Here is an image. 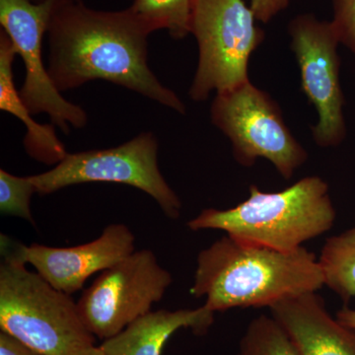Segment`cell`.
<instances>
[{"instance_id":"1","label":"cell","mask_w":355,"mask_h":355,"mask_svg":"<svg viewBox=\"0 0 355 355\" xmlns=\"http://www.w3.org/2000/svg\"><path fill=\"white\" fill-rule=\"evenodd\" d=\"M155 31L130 8L100 11L64 0L49 25V74L60 92L102 79L184 114L183 102L149 67L148 37Z\"/></svg>"},{"instance_id":"2","label":"cell","mask_w":355,"mask_h":355,"mask_svg":"<svg viewBox=\"0 0 355 355\" xmlns=\"http://www.w3.org/2000/svg\"><path fill=\"white\" fill-rule=\"evenodd\" d=\"M324 286L319 259L306 248L279 251L226 234L198 254L191 293L216 313L270 308Z\"/></svg>"},{"instance_id":"3","label":"cell","mask_w":355,"mask_h":355,"mask_svg":"<svg viewBox=\"0 0 355 355\" xmlns=\"http://www.w3.org/2000/svg\"><path fill=\"white\" fill-rule=\"evenodd\" d=\"M336 216L328 184L312 176L277 193L251 186L245 202L225 210H202L187 225L193 231H225L240 241L291 252L330 231Z\"/></svg>"},{"instance_id":"4","label":"cell","mask_w":355,"mask_h":355,"mask_svg":"<svg viewBox=\"0 0 355 355\" xmlns=\"http://www.w3.org/2000/svg\"><path fill=\"white\" fill-rule=\"evenodd\" d=\"M25 247L1 234L0 330L46 355H71L95 345L71 295L26 268Z\"/></svg>"},{"instance_id":"5","label":"cell","mask_w":355,"mask_h":355,"mask_svg":"<svg viewBox=\"0 0 355 355\" xmlns=\"http://www.w3.org/2000/svg\"><path fill=\"white\" fill-rule=\"evenodd\" d=\"M244 0H195L191 33L200 58L190 89L193 101H205L211 91L223 92L246 83L252 53L265 39Z\"/></svg>"},{"instance_id":"6","label":"cell","mask_w":355,"mask_h":355,"mask_svg":"<svg viewBox=\"0 0 355 355\" xmlns=\"http://www.w3.org/2000/svg\"><path fill=\"white\" fill-rule=\"evenodd\" d=\"M30 177L40 195L96 182L128 184L150 196L169 218L181 216V200L159 170L158 141L153 132L140 133L113 148L67 153L50 171Z\"/></svg>"},{"instance_id":"7","label":"cell","mask_w":355,"mask_h":355,"mask_svg":"<svg viewBox=\"0 0 355 355\" xmlns=\"http://www.w3.org/2000/svg\"><path fill=\"white\" fill-rule=\"evenodd\" d=\"M214 125L230 139L237 162L251 167L257 159L272 162L284 179L308 158L282 118L277 103L248 81L217 93L211 105Z\"/></svg>"},{"instance_id":"8","label":"cell","mask_w":355,"mask_h":355,"mask_svg":"<svg viewBox=\"0 0 355 355\" xmlns=\"http://www.w3.org/2000/svg\"><path fill=\"white\" fill-rule=\"evenodd\" d=\"M172 282L171 273L159 265L153 251H135L83 292L79 315L95 338L108 340L150 313Z\"/></svg>"},{"instance_id":"9","label":"cell","mask_w":355,"mask_h":355,"mask_svg":"<svg viewBox=\"0 0 355 355\" xmlns=\"http://www.w3.org/2000/svg\"><path fill=\"white\" fill-rule=\"evenodd\" d=\"M64 0H0V24L17 49L25 65L20 97L32 114L44 113L51 123L69 135L70 128H83L87 114L65 100L51 80L43 60L44 36L55 9Z\"/></svg>"},{"instance_id":"10","label":"cell","mask_w":355,"mask_h":355,"mask_svg":"<svg viewBox=\"0 0 355 355\" xmlns=\"http://www.w3.org/2000/svg\"><path fill=\"white\" fill-rule=\"evenodd\" d=\"M291 50L295 53L301 73V86L319 113V123L312 128L318 146L340 144L345 137L343 116L345 103L340 85L338 44L340 38L333 23L304 14L289 23Z\"/></svg>"},{"instance_id":"11","label":"cell","mask_w":355,"mask_h":355,"mask_svg":"<svg viewBox=\"0 0 355 355\" xmlns=\"http://www.w3.org/2000/svg\"><path fill=\"white\" fill-rule=\"evenodd\" d=\"M135 242V235L127 225L114 223L97 239L78 246H26L25 259L49 284L71 295L83 288L89 277L132 254Z\"/></svg>"},{"instance_id":"12","label":"cell","mask_w":355,"mask_h":355,"mask_svg":"<svg viewBox=\"0 0 355 355\" xmlns=\"http://www.w3.org/2000/svg\"><path fill=\"white\" fill-rule=\"evenodd\" d=\"M268 309L299 354L355 355V330L331 316L317 292L284 299Z\"/></svg>"},{"instance_id":"13","label":"cell","mask_w":355,"mask_h":355,"mask_svg":"<svg viewBox=\"0 0 355 355\" xmlns=\"http://www.w3.org/2000/svg\"><path fill=\"white\" fill-rule=\"evenodd\" d=\"M214 321V312L205 305L197 309L151 311L99 347L105 355H162L165 343L177 331L191 329L205 335Z\"/></svg>"},{"instance_id":"14","label":"cell","mask_w":355,"mask_h":355,"mask_svg":"<svg viewBox=\"0 0 355 355\" xmlns=\"http://www.w3.org/2000/svg\"><path fill=\"white\" fill-rule=\"evenodd\" d=\"M18 55L17 49L3 30L0 32V109L17 116L24 123V146L30 157L55 166L67 156L64 144L60 142L51 125H41L32 119V114L22 101L14 83L13 62Z\"/></svg>"},{"instance_id":"15","label":"cell","mask_w":355,"mask_h":355,"mask_svg":"<svg viewBox=\"0 0 355 355\" xmlns=\"http://www.w3.org/2000/svg\"><path fill=\"white\" fill-rule=\"evenodd\" d=\"M319 261L324 286L345 302L355 297V227L327 239Z\"/></svg>"},{"instance_id":"16","label":"cell","mask_w":355,"mask_h":355,"mask_svg":"<svg viewBox=\"0 0 355 355\" xmlns=\"http://www.w3.org/2000/svg\"><path fill=\"white\" fill-rule=\"evenodd\" d=\"M195 0H133L128 7L156 29L168 30L173 39L181 40L191 33Z\"/></svg>"},{"instance_id":"17","label":"cell","mask_w":355,"mask_h":355,"mask_svg":"<svg viewBox=\"0 0 355 355\" xmlns=\"http://www.w3.org/2000/svg\"><path fill=\"white\" fill-rule=\"evenodd\" d=\"M236 355H300L291 338L270 315H261L248 324Z\"/></svg>"},{"instance_id":"18","label":"cell","mask_w":355,"mask_h":355,"mask_svg":"<svg viewBox=\"0 0 355 355\" xmlns=\"http://www.w3.org/2000/svg\"><path fill=\"white\" fill-rule=\"evenodd\" d=\"M37 193L31 177H18L0 170V211L20 217L35 225L31 212L32 196Z\"/></svg>"},{"instance_id":"19","label":"cell","mask_w":355,"mask_h":355,"mask_svg":"<svg viewBox=\"0 0 355 355\" xmlns=\"http://www.w3.org/2000/svg\"><path fill=\"white\" fill-rule=\"evenodd\" d=\"M334 20L340 43L355 53V0H333Z\"/></svg>"},{"instance_id":"20","label":"cell","mask_w":355,"mask_h":355,"mask_svg":"<svg viewBox=\"0 0 355 355\" xmlns=\"http://www.w3.org/2000/svg\"><path fill=\"white\" fill-rule=\"evenodd\" d=\"M289 1L291 0H250V7L257 20L268 23L277 13L286 9Z\"/></svg>"},{"instance_id":"21","label":"cell","mask_w":355,"mask_h":355,"mask_svg":"<svg viewBox=\"0 0 355 355\" xmlns=\"http://www.w3.org/2000/svg\"><path fill=\"white\" fill-rule=\"evenodd\" d=\"M0 355H46L33 349L15 336L0 331Z\"/></svg>"},{"instance_id":"22","label":"cell","mask_w":355,"mask_h":355,"mask_svg":"<svg viewBox=\"0 0 355 355\" xmlns=\"http://www.w3.org/2000/svg\"><path fill=\"white\" fill-rule=\"evenodd\" d=\"M336 318L345 326L355 330V309H350L345 306L336 313Z\"/></svg>"},{"instance_id":"23","label":"cell","mask_w":355,"mask_h":355,"mask_svg":"<svg viewBox=\"0 0 355 355\" xmlns=\"http://www.w3.org/2000/svg\"><path fill=\"white\" fill-rule=\"evenodd\" d=\"M71 355H105V354L103 352L101 347L93 345V347H87V349L79 350V352Z\"/></svg>"},{"instance_id":"24","label":"cell","mask_w":355,"mask_h":355,"mask_svg":"<svg viewBox=\"0 0 355 355\" xmlns=\"http://www.w3.org/2000/svg\"><path fill=\"white\" fill-rule=\"evenodd\" d=\"M31 1L34 2V3H41L44 0H31Z\"/></svg>"}]
</instances>
